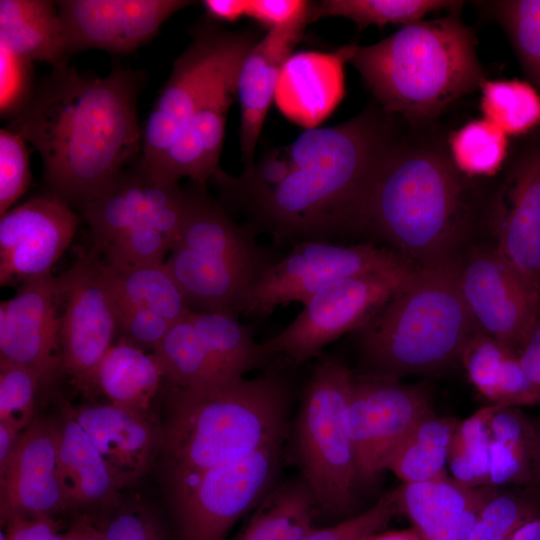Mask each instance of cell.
Instances as JSON below:
<instances>
[{"mask_svg":"<svg viewBox=\"0 0 540 540\" xmlns=\"http://www.w3.org/2000/svg\"><path fill=\"white\" fill-rule=\"evenodd\" d=\"M139 71L114 66L104 77L68 65L52 74L12 117L9 129L39 152L54 196L80 206L101 196L142 156Z\"/></svg>","mask_w":540,"mask_h":540,"instance_id":"1","label":"cell"},{"mask_svg":"<svg viewBox=\"0 0 540 540\" xmlns=\"http://www.w3.org/2000/svg\"><path fill=\"white\" fill-rule=\"evenodd\" d=\"M390 116L368 108L333 127L308 128L285 147L289 171L242 205L247 226L275 245L351 234L363 199L398 142Z\"/></svg>","mask_w":540,"mask_h":540,"instance_id":"2","label":"cell"},{"mask_svg":"<svg viewBox=\"0 0 540 540\" xmlns=\"http://www.w3.org/2000/svg\"><path fill=\"white\" fill-rule=\"evenodd\" d=\"M438 140L398 141L374 177L351 234L370 236L416 266L453 258L471 189Z\"/></svg>","mask_w":540,"mask_h":540,"instance_id":"3","label":"cell"},{"mask_svg":"<svg viewBox=\"0 0 540 540\" xmlns=\"http://www.w3.org/2000/svg\"><path fill=\"white\" fill-rule=\"evenodd\" d=\"M165 389L168 416L161 449L170 486L279 445L288 391L276 373L197 388L165 385Z\"/></svg>","mask_w":540,"mask_h":540,"instance_id":"4","label":"cell"},{"mask_svg":"<svg viewBox=\"0 0 540 540\" xmlns=\"http://www.w3.org/2000/svg\"><path fill=\"white\" fill-rule=\"evenodd\" d=\"M455 12L404 25L371 45L343 46L384 112L422 125L481 87L474 33Z\"/></svg>","mask_w":540,"mask_h":540,"instance_id":"5","label":"cell"},{"mask_svg":"<svg viewBox=\"0 0 540 540\" xmlns=\"http://www.w3.org/2000/svg\"><path fill=\"white\" fill-rule=\"evenodd\" d=\"M454 257L415 266L386 304L355 332L365 373L400 379L460 360L478 331L459 285Z\"/></svg>","mask_w":540,"mask_h":540,"instance_id":"6","label":"cell"},{"mask_svg":"<svg viewBox=\"0 0 540 540\" xmlns=\"http://www.w3.org/2000/svg\"><path fill=\"white\" fill-rule=\"evenodd\" d=\"M353 373L339 359L322 357L305 387L297 421V452L316 506L342 514L353 501L357 471L345 411Z\"/></svg>","mask_w":540,"mask_h":540,"instance_id":"7","label":"cell"},{"mask_svg":"<svg viewBox=\"0 0 540 540\" xmlns=\"http://www.w3.org/2000/svg\"><path fill=\"white\" fill-rule=\"evenodd\" d=\"M257 43L248 32H226L210 23L198 25L192 41L174 61L142 128L141 163L152 167L207 98L239 71Z\"/></svg>","mask_w":540,"mask_h":540,"instance_id":"8","label":"cell"},{"mask_svg":"<svg viewBox=\"0 0 540 540\" xmlns=\"http://www.w3.org/2000/svg\"><path fill=\"white\" fill-rule=\"evenodd\" d=\"M415 266L407 264L326 285L282 331L261 343L266 361L280 358L296 365L320 355L329 343L368 322Z\"/></svg>","mask_w":540,"mask_h":540,"instance_id":"9","label":"cell"},{"mask_svg":"<svg viewBox=\"0 0 540 540\" xmlns=\"http://www.w3.org/2000/svg\"><path fill=\"white\" fill-rule=\"evenodd\" d=\"M413 264L387 246L307 240L276 259L249 293L242 314L264 317L278 306L304 304L326 285L348 277Z\"/></svg>","mask_w":540,"mask_h":540,"instance_id":"10","label":"cell"},{"mask_svg":"<svg viewBox=\"0 0 540 540\" xmlns=\"http://www.w3.org/2000/svg\"><path fill=\"white\" fill-rule=\"evenodd\" d=\"M278 448L228 461L170 486L181 540H226L237 520L270 486Z\"/></svg>","mask_w":540,"mask_h":540,"instance_id":"11","label":"cell"},{"mask_svg":"<svg viewBox=\"0 0 540 540\" xmlns=\"http://www.w3.org/2000/svg\"><path fill=\"white\" fill-rule=\"evenodd\" d=\"M56 281L63 372L78 390L91 394L98 364L118 337L114 299L101 255L92 247Z\"/></svg>","mask_w":540,"mask_h":540,"instance_id":"12","label":"cell"},{"mask_svg":"<svg viewBox=\"0 0 540 540\" xmlns=\"http://www.w3.org/2000/svg\"><path fill=\"white\" fill-rule=\"evenodd\" d=\"M433 411L429 391L398 378L353 373L345 411L357 480L370 481L381 471L412 428Z\"/></svg>","mask_w":540,"mask_h":540,"instance_id":"13","label":"cell"},{"mask_svg":"<svg viewBox=\"0 0 540 540\" xmlns=\"http://www.w3.org/2000/svg\"><path fill=\"white\" fill-rule=\"evenodd\" d=\"M459 285L477 330L517 352L540 319V293L496 247L460 263Z\"/></svg>","mask_w":540,"mask_h":540,"instance_id":"14","label":"cell"},{"mask_svg":"<svg viewBox=\"0 0 540 540\" xmlns=\"http://www.w3.org/2000/svg\"><path fill=\"white\" fill-rule=\"evenodd\" d=\"M186 203L179 183L153 179L141 163L125 169L98 198L81 205L94 245L100 252L122 232L150 225L169 240L172 247Z\"/></svg>","mask_w":540,"mask_h":540,"instance_id":"15","label":"cell"},{"mask_svg":"<svg viewBox=\"0 0 540 540\" xmlns=\"http://www.w3.org/2000/svg\"><path fill=\"white\" fill-rule=\"evenodd\" d=\"M80 224L62 200L32 198L0 218V284L26 281L51 273Z\"/></svg>","mask_w":540,"mask_h":540,"instance_id":"16","label":"cell"},{"mask_svg":"<svg viewBox=\"0 0 540 540\" xmlns=\"http://www.w3.org/2000/svg\"><path fill=\"white\" fill-rule=\"evenodd\" d=\"M61 308L56 276L26 280L0 303V362L36 370L43 384L63 372Z\"/></svg>","mask_w":540,"mask_h":540,"instance_id":"17","label":"cell"},{"mask_svg":"<svg viewBox=\"0 0 540 540\" xmlns=\"http://www.w3.org/2000/svg\"><path fill=\"white\" fill-rule=\"evenodd\" d=\"M185 0L57 1L70 54L101 49L132 52L150 41L172 14L192 4Z\"/></svg>","mask_w":540,"mask_h":540,"instance_id":"18","label":"cell"},{"mask_svg":"<svg viewBox=\"0 0 540 540\" xmlns=\"http://www.w3.org/2000/svg\"><path fill=\"white\" fill-rule=\"evenodd\" d=\"M496 248L540 293V145L509 166L492 209Z\"/></svg>","mask_w":540,"mask_h":540,"instance_id":"19","label":"cell"},{"mask_svg":"<svg viewBox=\"0 0 540 540\" xmlns=\"http://www.w3.org/2000/svg\"><path fill=\"white\" fill-rule=\"evenodd\" d=\"M62 489L55 420L34 418L21 433L0 475V517L51 515L67 508Z\"/></svg>","mask_w":540,"mask_h":540,"instance_id":"20","label":"cell"},{"mask_svg":"<svg viewBox=\"0 0 540 540\" xmlns=\"http://www.w3.org/2000/svg\"><path fill=\"white\" fill-rule=\"evenodd\" d=\"M238 72L225 79L185 124L179 135L150 168L149 175L162 183L189 178L205 187L220 171L219 158L228 110L237 95Z\"/></svg>","mask_w":540,"mask_h":540,"instance_id":"21","label":"cell"},{"mask_svg":"<svg viewBox=\"0 0 540 540\" xmlns=\"http://www.w3.org/2000/svg\"><path fill=\"white\" fill-rule=\"evenodd\" d=\"M68 407L123 487L147 470L161 447L162 429L149 415L111 402Z\"/></svg>","mask_w":540,"mask_h":540,"instance_id":"22","label":"cell"},{"mask_svg":"<svg viewBox=\"0 0 540 540\" xmlns=\"http://www.w3.org/2000/svg\"><path fill=\"white\" fill-rule=\"evenodd\" d=\"M498 487L468 486L449 474L398 487L400 511L421 540H467L477 516Z\"/></svg>","mask_w":540,"mask_h":540,"instance_id":"23","label":"cell"},{"mask_svg":"<svg viewBox=\"0 0 540 540\" xmlns=\"http://www.w3.org/2000/svg\"><path fill=\"white\" fill-rule=\"evenodd\" d=\"M304 29H270L243 59L237 79L241 107L240 148L245 168L254 161L262 127L283 68Z\"/></svg>","mask_w":540,"mask_h":540,"instance_id":"24","label":"cell"},{"mask_svg":"<svg viewBox=\"0 0 540 540\" xmlns=\"http://www.w3.org/2000/svg\"><path fill=\"white\" fill-rule=\"evenodd\" d=\"M54 420L58 469L68 507L116 502L123 486L67 403Z\"/></svg>","mask_w":540,"mask_h":540,"instance_id":"25","label":"cell"},{"mask_svg":"<svg viewBox=\"0 0 540 540\" xmlns=\"http://www.w3.org/2000/svg\"><path fill=\"white\" fill-rule=\"evenodd\" d=\"M0 47L31 63L67 66L71 54L56 2L1 0Z\"/></svg>","mask_w":540,"mask_h":540,"instance_id":"26","label":"cell"},{"mask_svg":"<svg viewBox=\"0 0 540 540\" xmlns=\"http://www.w3.org/2000/svg\"><path fill=\"white\" fill-rule=\"evenodd\" d=\"M469 380L496 405L517 407L540 402V389L519 362L516 351L476 331L461 354Z\"/></svg>","mask_w":540,"mask_h":540,"instance_id":"27","label":"cell"},{"mask_svg":"<svg viewBox=\"0 0 540 540\" xmlns=\"http://www.w3.org/2000/svg\"><path fill=\"white\" fill-rule=\"evenodd\" d=\"M163 383L162 367L152 352L117 338L98 364L92 393H101L108 402L149 415Z\"/></svg>","mask_w":540,"mask_h":540,"instance_id":"28","label":"cell"},{"mask_svg":"<svg viewBox=\"0 0 540 540\" xmlns=\"http://www.w3.org/2000/svg\"><path fill=\"white\" fill-rule=\"evenodd\" d=\"M460 421L437 415L423 417L389 457L385 470L402 483H417L442 477L447 472L452 438Z\"/></svg>","mask_w":540,"mask_h":540,"instance_id":"29","label":"cell"},{"mask_svg":"<svg viewBox=\"0 0 540 540\" xmlns=\"http://www.w3.org/2000/svg\"><path fill=\"white\" fill-rule=\"evenodd\" d=\"M103 269L115 294L159 314L171 324L182 320L191 311L165 263L119 267L103 260Z\"/></svg>","mask_w":540,"mask_h":540,"instance_id":"30","label":"cell"},{"mask_svg":"<svg viewBox=\"0 0 540 540\" xmlns=\"http://www.w3.org/2000/svg\"><path fill=\"white\" fill-rule=\"evenodd\" d=\"M189 316L208 354L226 377H245L267 362L261 343L237 315L190 311Z\"/></svg>","mask_w":540,"mask_h":540,"instance_id":"31","label":"cell"},{"mask_svg":"<svg viewBox=\"0 0 540 540\" xmlns=\"http://www.w3.org/2000/svg\"><path fill=\"white\" fill-rule=\"evenodd\" d=\"M316 503L303 480L266 496L237 540H301L312 529Z\"/></svg>","mask_w":540,"mask_h":540,"instance_id":"32","label":"cell"},{"mask_svg":"<svg viewBox=\"0 0 540 540\" xmlns=\"http://www.w3.org/2000/svg\"><path fill=\"white\" fill-rule=\"evenodd\" d=\"M490 427L489 485L531 482L535 429L515 407L501 405Z\"/></svg>","mask_w":540,"mask_h":540,"instance_id":"33","label":"cell"},{"mask_svg":"<svg viewBox=\"0 0 540 540\" xmlns=\"http://www.w3.org/2000/svg\"><path fill=\"white\" fill-rule=\"evenodd\" d=\"M189 314L171 325L152 352L162 367L165 385L197 388L234 379L226 377L210 357Z\"/></svg>","mask_w":540,"mask_h":540,"instance_id":"34","label":"cell"},{"mask_svg":"<svg viewBox=\"0 0 540 540\" xmlns=\"http://www.w3.org/2000/svg\"><path fill=\"white\" fill-rule=\"evenodd\" d=\"M461 5V1L446 0H324L313 5L312 20L342 17L354 22L359 29L370 25L404 26L434 11H456Z\"/></svg>","mask_w":540,"mask_h":540,"instance_id":"35","label":"cell"},{"mask_svg":"<svg viewBox=\"0 0 540 540\" xmlns=\"http://www.w3.org/2000/svg\"><path fill=\"white\" fill-rule=\"evenodd\" d=\"M507 137L487 119H475L449 136L447 149L455 167L467 178L490 177L506 160Z\"/></svg>","mask_w":540,"mask_h":540,"instance_id":"36","label":"cell"},{"mask_svg":"<svg viewBox=\"0 0 540 540\" xmlns=\"http://www.w3.org/2000/svg\"><path fill=\"white\" fill-rule=\"evenodd\" d=\"M480 89L484 118L507 136L526 133L540 124V94L530 83L485 79Z\"/></svg>","mask_w":540,"mask_h":540,"instance_id":"37","label":"cell"},{"mask_svg":"<svg viewBox=\"0 0 540 540\" xmlns=\"http://www.w3.org/2000/svg\"><path fill=\"white\" fill-rule=\"evenodd\" d=\"M496 407H484L459 422L452 438L447 467L453 478L468 486H490V425Z\"/></svg>","mask_w":540,"mask_h":540,"instance_id":"38","label":"cell"},{"mask_svg":"<svg viewBox=\"0 0 540 540\" xmlns=\"http://www.w3.org/2000/svg\"><path fill=\"white\" fill-rule=\"evenodd\" d=\"M479 4L503 27L526 75L540 90V0Z\"/></svg>","mask_w":540,"mask_h":540,"instance_id":"39","label":"cell"},{"mask_svg":"<svg viewBox=\"0 0 540 540\" xmlns=\"http://www.w3.org/2000/svg\"><path fill=\"white\" fill-rule=\"evenodd\" d=\"M538 511L526 495L496 491L482 506L467 540H505Z\"/></svg>","mask_w":540,"mask_h":540,"instance_id":"40","label":"cell"},{"mask_svg":"<svg viewBox=\"0 0 540 540\" xmlns=\"http://www.w3.org/2000/svg\"><path fill=\"white\" fill-rule=\"evenodd\" d=\"M42 385V377L36 370L0 362V421L24 430L34 420L35 398Z\"/></svg>","mask_w":540,"mask_h":540,"instance_id":"41","label":"cell"},{"mask_svg":"<svg viewBox=\"0 0 540 540\" xmlns=\"http://www.w3.org/2000/svg\"><path fill=\"white\" fill-rule=\"evenodd\" d=\"M170 249L164 234L150 225H139L122 232L97 252L107 264L128 267L165 263Z\"/></svg>","mask_w":540,"mask_h":540,"instance_id":"42","label":"cell"},{"mask_svg":"<svg viewBox=\"0 0 540 540\" xmlns=\"http://www.w3.org/2000/svg\"><path fill=\"white\" fill-rule=\"evenodd\" d=\"M398 512L400 507L396 488L362 513L332 526L313 527L301 540H367L381 532Z\"/></svg>","mask_w":540,"mask_h":540,"instance_id":"43","label":"cell"},{"mask_svg":"<svg viewBox=\"0 0 540 540\" xmlns=\"http://www.w3.org/2000/svg\"><path fill=\"white\" fill-rule=\"evenodd\" d=\"M31 182L29 154L17 132L0 130V216L26 192Z\"/></svg>","mask_w":540,"mask_h":540,"instance_id":"44","label":"cell"},{"mask_svg":"<svg viewBox=\"0 0 540 540\" xmlns=\"http://www.w3.org/2000/svg\"><path fill=\"white\" fill-rule=\"evenodd\" d=\"M112 295L117 320V338H123L143 350L153 352L172 324L159 314L125 300L113 291Z\"/></svg>","mask_w":540,"mask_h":540,"instance_id":"45","label":"cell"},{"mask_svg":"<svg viewBox=\"0 0 540 540\" xmlns=\"http://www.w3.org/2000/svg\"><path fill=\"white\" fill-rule=\"evenodd\" d=\"M33 94L31 62L0 47V110L15 116Z\"/></svg>","mask_w":540,"mask_h":540,"instance_id":"46","label":"cell"},{"mask_svg":"<svg viewBox=\"0 0 540 540\" xmlns=\"http://www.w3.org/2000/svg\"><path fill=\"white\" fill-rule=\"evenodd\" d=\"M312 2L304 0H249L248 17L270 29H304L312 20Z\"/></svg>","mask_w":540,"mask_h":540,"instance_id":"47","label":"cell"},{"mask_svg":"<svg viewBox=\"0 0 540 540\" xmlns=\"http://www.w3.org/2000/svg\"><path fill=\"white\" fill-rule=\"evenodd\" d=\"M105 540H163L155 517L142 506L117 512L104 527Z\"/></svg>","mask_w":540,"mask_h":540,"instance_id":"48","label":"cell"},{"mask_svg":"<svg viewBox=\"0 0 540 540\" xmlns=\"http://www.w3.org/2000/svg\"><path fill=\"white\" fill-rule=\"evenodd\" d=\"M7 540H52L59 524L51 515L15 516L6 523Z\"/></svg>","mask_w":540,"mask_h":540,"instance_id":"49","label":"cell"},{"mask_svg":"<svg viewBox=\"0 0 540 540\" xmlns=\"http://www.w3.org/2000/svg\"><path fill=\"white\" fill-rule=\"evenodd\" d=\"M516 353L523 369L540 389V319Z\"/></svg>","mask_w":540,"mask_h":540,"instance_id":"50","label":"cell"},{"mask_svg":"<svg viewBox=\"0 0 540 540\" xmlns=\"http://www.w3.org/2000/svg\"><path fill=\"white\" fill-rule=\"evenodd\" d=\"M202 5L211 20L235 22L247 15L249 0H205Z\"/></svg>","mask_w":540,"mask_h":540,"instance_id":"51","label":"cell"},{"mask_svg":"<svg viewBox=\"0 0 540 540\" xmlns=\"http://www.w3.org/2000/svg\"><path fill=\"white\" fill-rule=\"evenodd\" d=\"M22 432L18 426L0 421V475L5 471Z\"/></svg>","mask_w":540,"mask_h":540,"instance_id":"52","label":"cell"},{"mask_svg":"<svg viewBox=\"0 0 540 540\" xmlns=\"http://www.w3.org/2000/svg\"><path fill=\"white\" fill-rule=\"evenodd\" d=\"M505 540H540V515L524 522Z\"/></svg>","mask_w":540,"mask_h":540,"instance_id":"53","label":"cell"},{"mask_svg":"<svg viewBox=\"0 0 540 540\" xmlns=\"http://www.w3.org/2000/svg\"><path fill=\"white\" fill-rule=\"evenodd\" d=\"M80 540H105L104 528L97 527L91 519L82 516L76 521Z\"/></svg>","mask_w":540,"mask_h":540,"instance_id":"54","label":"cell"},{"mask_svg":"<svg viewBox=\"0 0 540 540\" xmlns=\"http://www.w3.org/2000/svg\"><path fill=\"white\" fill-rule=\"evenodd\" d=\"M367 540H421L413 528L403 530L381 531Z\"/></svg>","mask_w":540,"mask_h":540,"instance_id":"55","label":"cell"},{"mask_svg":"<svg viewBox=\"0 0 540 540\" xmlns=\"http://www.w3.org/2000/svg\"><path fill=\"white\" fill-rule=\"evenodd\" d=\"M532 482L540 485V428L535 429L533 445Z\"/></svg>","mask_w":540,"mask_h":540,"instance_id":"56","label":"cell"},{"mask_svg":"<svg viewBox=\"0 0 540 540\" xmlns=\"http://www.w3.org/2000/svg\"><path fill=\"white\" fill-rule=\"evenodd\" d=\"M62 540H80L76 523L65 534H62Z\"/></svg>","mask_w":540,"mask_h":540,"instance_id":"57","label":"cell"},{"mask_svg":"<svg viewBox=\"0 0 540 540\" xmlns=\"http://www.w3.org/2000/svg\"><path fill=\"white\" fill-rule=\"evenodd\" d=\"M52 540H62V534L61 533H57L53 538Z\"/></svg>","mask_w":540,"mask_h":540,"instance_id":"58","label":"cell"},{"mask_svg":"<svg viewBox=\"0 0 540 540\" xmlns=\"http://www.w3.org/2000/svg\"><path fill=\"white\" fill-rule=\"evenodd\" d=\"M0 540H7L6 533L3 531L0 532Z\"/></svg>","mask_w":540,"mask_h":540,"instance_id":"59","label":"cell"}]
</instances>
